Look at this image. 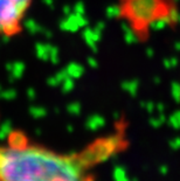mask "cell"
<instances>
[{
	"instance_id": "cell-1",
	"label": "cell",
	"mask_w": 180,
	"mask_h": 181,
	"mask_svg": "<svg viewBox=\"0 0 180 181\" xmlns=\"http://www.w3.org/2000/svg\"><path fill=\"white\" fill-rule=\"evenodd\" d=\"M126 146L124 121L73 152L56 151L14 131L0 143V181H97L95 168Z\"/></svg>"
},
{
	"instance_id": "cell-2",
	"label": "cell",
	"mask_w": 180,
	"mask_h": 181,
	"mask_svg": "<svg viewBox=\"0 0 180 181\" xmlns=\"http://www.w3.org/2000/svg\"><path fill=\"white\" fill-rule=\"evenodd\" d=\"M34 0H0V37L13 39L24 32Z\"/></svg>"
}]
</instances>
